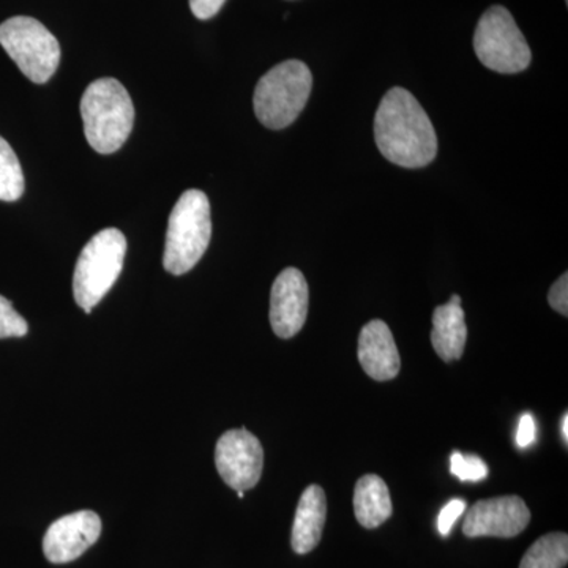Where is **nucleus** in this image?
Wrapping results in <instances>:
<instances>
[{
    "label": "nucleus",
    "instance_id": "2",
    "mask_svg": "<svg viewBox=\"0 0 568 568\" xmlns=\"http://www.w3.org/2000/svg\"><path fill=\"white\" fill-rule=\"evenodd\" d=\"M85 140L93 151L110 155L129 140L134 106L129 92L114 78L93 81L81 100Z\"/></svg>",
    "mask_w": 568,
    "mask_h": 568
},
{
    "label": "nucleus",
    "instance_id": "12",
    "mask_svg": "<svg viewBox=\"0 0 568 568\" xmlns=\"http://www.w3.org/2000/svg\"><path fill=\"white\" fill-rule=\"evenodd\" d=\"M357 355L366 375L379 383L395 379L402 369V358L394 335L381 320L372 321L362 328Z\"/></svg>",
    "mask_w": 568,
    "mask_h": 568
},
{
    "label": "nucleus",
    "instance_id": "18",
    "mask_svg": "<svg viewBox=\"0 0 568 568\" xmlns=\"http://www.w3.org/2000/svg\"><path fill=\"white\" fill-rule=\"evenodd\" d=\"M450 473L462 481H480L488 476V466L476 455L454 452L450 457Z\"/></svg>",
    "mask_w": 568,
    "mask_h": 568
},
{
    "label": "nucleus",
    "instance_id": "22",
    "mask_svg": "<svg viewBox=\"0 0 568 568\" xmlns=\"http://www.w3.org/2000/svg\"><path fill=\"white\" fill-rule=\"evenodd\" d=\"M226 0H190V9L197 20H211L223 9Z\"/></svg>",
    "mask_w": 568,
    "mask_h": 568
},
{
    "label": "nucleus",
    "instance_id": "17",
    "mask_svg": "<svg viewBox=\"0 0 568 568\" xmlns=\"http://www.w3.org/2000/svg\"><path fill=\"white\" fill-rule=\"evenodd\" d=\"M24 193V173L17 153L0 136V201L13 203Z\"/></svg>",
    "mask_w": 568,
    "mask_h": 568
},
{
    "label": "nucleus",
    "instance_id": "8",
    "mask_svg": "<svg viewBox=\"0 0 568 568\" xmlns=\"http://www.w3.org/2000/svg\"><path fill=\"white\" fill-rule=\"evenodd\" d=\"M215 465L227 487L248 491L263 476V446L248 429H230L216 443Z\"/></svg>",
    "mask_w": 568,
    "mask_h": 568
},
{
    "label": "nucleus",
    "instance_id": "11",
    "mask_svg": "<svg viewBox=\"0 0 568 568\" xmlns=\"http://www.w3.org/2000/svg\"><path fill=\"white\" fill-rule=\"evenodd\" d=\"M308 283L298 268H284L271 293V324L275 335L293 338L304 328L308 315Z\"/></svg>",
    "mask_w": 568,
    "mask_h": 568
},
{
    "label": "nucleus",
    "instance_id": "23",
    "mask_svg": "<svg viewBox=\"0 0 568 568\" xmlns=\"http://www.w3.org/2000/svg\"><path fill=\"white\" fill-rule=\"evenodd\" d=\"M536 439V422L530 414H525L519 420L517 444L519 447H529Z\"/></svg>",
    "mask_w": 568,
    "mask_h": 568
},
{
    "label": "nucleus",
    "instance_id": "25",
    "mask_svg": "<svg viewBox=\"0 0 568 568\" xmlns=\"http://www.w3.org/2000/svg\"><path fill=\"white\" fill-rule=\"evenodd\" d=\"M239 499H244L245 491H237Z\"/></svg>",
    "mask_w": 568,
    "mask_h": 568
},
{
    "label": "nucleus",
    "instance_id": "21",
    "mask_svg": "<svg viewBox=\"0 0 568 568\" xmlns=\"http://www.w3.org/2000/svg\"><path fill=\"white\" fill-rule=\"evenodd\" d=\"M548 304L559 315H568V275H560L548 293Z\"/></svg>",
    "mask_w": 568,
    "mask_h": 568
},
{
    "label": "nucleus",
    "instance_id": "6",
    "mask_svg": "<svg viewBox=\"0 0 568 568\" xmlns=\"http://www.w3.org/2000/svg\"><path fill=\"white\" fill-rule=\"evenodd\" d=\"M474 50L478 61L497 73H519L532 61L528 41L510 11L500 6L491 7L481 14L474 33Z\"/></svg>",
    "mask_w": 568,
    "mask_h": 568
},
{
    "label": "nucleus",
    "instance_id": "19",
    "mask_svg": "<svg viewBox=\"0 0 568 568\" xmlns=\"http://www.w3.org/2000/svg\"><path fill=\"white\" fill-rule=\"evenodd\" d=\"M28 332L29 325L24 317L13 308L10 301L0 295V339L21 338Z\"/></svg>",
    "mask_w": 568,
    "mask_h": 568
},
{
    "label": "nucleus",
    "instance_id": "4",
    "mask_svg": "<svg viewBox=\"0 0 568 568\" xmlns=\"http://www.w3.org/2000/svg\"><path fill=\"white\" fill-rule=\"evenodd\" d=\"M313 88V74L302 61H286L257 82L253 106L257 121L271 130L290 126L304 111Z\"/></svg>",
    "mask_w": 568,
    "mask_h": 568
},
{
    "label": "nucleus",
    "instance_id": "1",
    "mask_svg": "<svg viewBox=\"0 0 568 568\" xmlns=\"http://www.w3.org/2000/svg\"><path fill=\"white\" fill-rule=\"evenodd\" d=\"M377 149L388 162L418 170L437 155L435 126L413 93L390 89L381 100L375 118Z\"/></svg>",
    "mask_w": 568,
    "mask_h": 568
},
{
    "label": "nucleus",
    "instance_id": "9",
    "mask_svg": "<svg viewBox=\"0 0 568 568\" xmlns=\"http://www.w3.org/2000/svg\"><path fill=\"white\" fill-rule=\"evenodd\" d=\"M530 511L518 496L478 500L467 511L463 532L466 537H517L528 528Z\"/></svg>",
    "mask_w": 568,
    "mask_h": 568
},
{
    "label": "nucleus",
    "instance_id": "5",
    "mask_svg": "<svg viewBox=\"0 0 568 568\" xmlns=\"http://www.w3.org/2000/svg\"><path fill=\"white\" fill-rule=\"evenodd\" d=\"M126 254V239L115 227L93 235L78 257L73 294L78 306L91 313L121 275Z\"/></svg>",
    "mask_w": 568,
    "mask_h": 568
},
{
    "label": "nucleus",
    "instance_id": "15",
    "mask_svg": "<svg viewBox=\"0 0 568 568\" xmlns=\"http://www.w3.org/2000/svg\"><path fill=\"white\" fill-rule=\"evenodd\" d=\"M354 511L365 529H376L392 517L390 493L383 478L368 474L358 478L354 489Z\"/></svg>",
    "mask_w": 568,
    "mask_h": 568
},
{
    "label": "nucleus",
    "instance_id": "16",
    "mask_svg": "<svg viewBox=\"0 0 568 568\" xmlns=\"http://www.w3.org/2000/svg\"><path fill=\"white\" fill-rule=\"evenodd\" d=\"M568 562V536L551 532L538 538L523 556L519 568H564Z\"/></svg>",
    "mask_w": 568,
    "mask_h": 568
},
{
    "label": "nucleus",
    "instance_id": "7",
    "mask_svg": "<svg viewBox=\"0 0 568 568\" xmlns=\"http://www.w3.org/2000/svg\"><path fill=\"white\" fill-rule=\"evenodd\" d=\"M0 44L22 74L36 84L51 80L61 62V44L40 21L14 17L0 24Z\"/></svg>",
    "mask_w": 568,
    "mask_h": 568
},
{
    "label": "nucleus",
    "instance_id": "20",
    "mask_svg": "<svg viewBox=\"0 0 568 568\" xmlns=\"http://www.w3.org/2000/svg\"><path fill=\"white\" fill-rule=\"evenodd\" d=\"M465 510L466 503L462 499L450 500L447 506H444L439 518H437V530H439L440 536L447 537L452 532V528H454L457 519L465 514Z\"/></svg>",
    "mask_w": 568,
    "mask_h": 568
},
{
    "label": "nucleus",
    "instance_id": "13",
    "mask_svg": "<svg viewBox=\"0 0 568 568\" xmlns=\"http://www.w3.org/2000/svg\"><path fill=\"white\" fill-rule=\"evenodd\" d=\"M467 339L465 312L462 297L455 294L446 305L437 306L433 313L432 345L444 362L463 357Z\"/></svg>",
    "mask_w": 568,
    "mask_h": 568
},
{
    "label": "nucleus",
    "instance_id": "14",
    "mask_svg": "<svg viewBox=\"0 0 568 568\" xmlns=\"http://www.w3.org/2000/svg\"><path fill=\"white\" fill-rule=\"evenodd\" d=\"M327 515V500L320 485L305 489L295 510L291 545L297 555H306L320 545Z\"/></svg>",
    "mask_w": 568,
    "mask_h": 568
},
{
    "label": "nucleus",
    "instance_id": "3",
    "mask_svg": "<svg viewBox=\"0 0 568 568\" xmlns=\"http://www.w3.org/2000/svg\"><path fill=\"white\" fill-rule=\"evenodd\" d=\"M211 203L201 190H186L168 222L163 265L171 275H183L200 263L211 244Z\"/></svg>",
    "mask_w": 568,
    "mask_h": 568
},
{
    "label": "nucleus",
    "instance_id": "26",
    "mask_svg": "<svg viewBox=\"0 0 568 568\" xmlns=\"http://www.w3.org/2000/svg\"><path fill=\"white\" fill-rule=\"evenodd\" d=\"M566 2H568V0H566Z\"/></svg>",
    "mask_w": 568,
    "mask_h": 568
},
{
    "label": "nucleus",
    "instance_id": "10",
    "mask_svg": "<svg viewBox=\"0 0 568 568\" xmlns=\"http://www.w3.org/2000/svg\"><path fill=\"white\" fill-rule=\"evenodd\" d=\"M102 534V519L92 510L74 511L52 523L43 538V552L52 564L81 558Z\"/></svg>",
    "mask_w": 568,
    "mask_h": 568
},
{
    "label": "nucleus",
    "instance_id": "24",
    "mask_svg": "<svg viewBox=\"0 0 568 568\" xmlns=\"http://www.w3.org/2000/svg\"><path fill=\"white\" fill-rule=\"evenodd\" d=\"M562 435H564V439H566V444H567V440H568V414H566V416H564Z\"/></svg>",
    "mask_w": 568,
    "mask_h": 568
}]
</instances>
